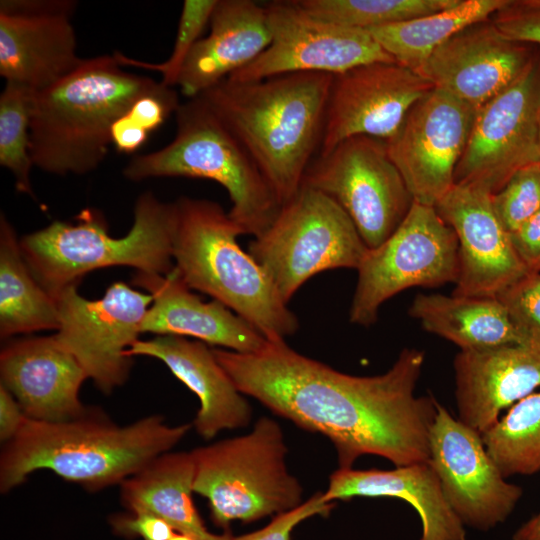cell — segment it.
<instances>
[{"label": "cell", "mask_w": 540, "mask_h": 540, "mask_svg": "<svg viewBox=\"0 0 540 540\" xmlns=\"http://www.w3.org/2000/svg\"><path fill=\"white\" fill-rule=\"evenodd\" d=\"M27 418L16 398L0 384V441L3 445L16 437Z\"/></svg>", "instance_id": "cell-42"}, {"label": "cell", "mask_w": 540, "mask_h": 540, "mask_svg": "<svg viewBox=\"0 0 540 540\" xmlns=\"http://www.w3.org/2000/svg\"><path fill=\"white\" fill-rule=\"evenodd\" d=\"M481 435L505 478L540 472V392L512 405Z\"/></svg>", "instance_id": "cell-31"}, {"label": "cell", "mask_w": 540, "mask_h": 540, "mask_svg": "<svg viewBox=\"0 0 540 540\" xmlns=\"http://www.w3.org/2000/svg\"><path fill=\"white\" fill-rule=\"evenodd\" d=\"M537 51L509 40L485 20L440 45L418 73L478 111L522 76Z\"/></svg>", "instance_id": "cell-19"}, {"label": "cell", "mask_w": 540, "mask_h": 540, "mask_svg": "<svg viewBox=\"0 0 540 540\" xmlns=\"http://www.w3.org/2000/svg\"><path fill=\"white\" fill-rule=\"evenodd\" d=\"M56 300L31 273L16 232L2 213L0 218V336L57 330Z\"/></svg>", "instance_id": "cell-29"}, {"label": "cell", "mask_w": 540, "mask_h": 540, "mask_svg": "<svg viewBox=\"0 0 540 540\" xmlns=\"http://www.w3.org/2000/svg\"><path fill=\"white\" fill-rule=\"evenodd\" d=\"M349 311L353 324H374L381 305L411 287H439L458 278V241L435 207L413 202L399 227L368 249L357 268Z\"/></svg>", "instance_id": "cell-10"}, {"label": "cell", "mask_w": 540, "mask_h": 540, "mask_svg": "<svg viewBox=\"0 0 540 540\" xmlns=\"http://www.w3.org/2000/svg\"><path fill=\"white\" fill-rule=\"evenodd\" d=\"M265 7L271 42L253 62L227 77L232 81L299 72L334 76L365 64L396 62L365 29L317 19L295 0Z\"/></svg>", "instance_id": "cell-14"}, {"label": "cell", "mask_w": 540, "mask_h": 540, "mask_svg": "<svg viewBox=\"0 0 540 540\" xmlns=\"http://www.w3.org/2000/svg\"><path fill=\"white\" fill-rule=\"evenodd\" d=\"M33 91L6 82L0 95V164L14 176L17 191L34 196L30 172V116Z\"/></svg>", "instance_id": "cell-33"}, {"label": "cell", "mask_w": 540, "mask_h": 540, "mask_svg": "<svg viewBox=\"0 0 540 540\" xmlns=\"http://www.w3.org/2000/svg\"><path fill=\"white\" fill-rule=\"evenodd\" d=\"M409 314L422 327L460 348L480 350L523 340L522 332L496 297L418 294Z\"/></svg>", "instance_id": "cell-28"}, {"label": "cell", "mask_w": 540, "mask_h": 540, "mask_svg": "<svg viewBox=\"0 0 540 540\" xmlns=\"http://www.w3.org/2000/svg\"><path fill=\"white\" fill-rule=\"evenodd\" d=\"M170 540H195L190 536L175 532Z\"/></svg>", "instance_id": "cell-44"}, {"label": "cell", "mask_w": 540, "mask_h": 540, "mask_svg": "<svg viewBox=\"0 0 540 540\" xmlns=\"http://www.w3.org/2000/svg\"><path fill=\"white\" fill-rule=\"evenodd\" d=\"M432 88L419 73L397 62L365 64L334 75L319 155L353 136L389 140Z\"/></svg>", "instance_id": "cell-17"}, {"label": "cell", "mask_w": 540, "mask_h": 540, "mask_svg": "<svg viewBox=\"0 0 540 540\" xmlns=\"http://www.w3.org/2000/svg\"><path fill=\"white\" fill-rule=\"evenodd\" d=\"M332 81L315 72L225 78L199 95L245 147L281 206L299 191L320 149Z\"/></svg>", "instance_id": "cell-2"}, {"label": "cell", "mask_w": 540, "mask_h": 540, "mask_svg": "<svg viewBox=\"0 0 540 540\" xmlns=\"http://www.w3.org/2000/svg\"><path fill=\"white\" fill-rule=\"evenodd\" d=\"M327 502L354 497H392L409 503L422 524L420 540H467L463 523L449 506L431 462L390 470L337 469L323 492Z\"/></svg>", "instance_id": "cell-26"}, {"label": "cell", "mask_w": 540, "mask_h": 540, "mask_svg": "<svg viewBox=\"0 0 540 540\" xmlns=\"http://www.w3.org/2000/svg\"><path fill=\"white\" fill-rule=\"evenodd\" d=\"M458 0H295L311 16L368 30L447 9Z\"/></svg>", "instance_id": "cell-32"}, {"label": "cell", "mask_w": 540, "mask_h": 540, "mask_svg": "<svg viewBox=\"0 0 540 540\" xmlns=\"http://www.w3.org/2000/svg\"><path fill=\"white\" fill-rule=\"evenodd\" d=\"M175 116L173 141L160 150L133 157L123 175L131 181L153 177L215 181L230 197V218L244 234L261 235L281 205L245 147L200 96L181 103Z\"/></svg>", "instance_id": "cell-7"}, {"label": "cell", "mask_w": 540, "mask_h": 540, "mask_svg": "<svg viewBox=\"0 0 540 540\" xmlns=\"http://www.w3.org/2000/svg\"><path fill=\"white\" fill-rule=\"evenodd\" d=\"M73 0L0 1V75L33 92L49 88L83 61L77 54Z\"/></svg>", "instance_id": "cell-18"}, {"label": "cell", "mask_w": 540, "mask_h": 540, "mask_svg": "<svg viewBox=\"0 0 540 540\" xmlns=\"http://www.w3.org/2000/svg\"><path fill=\"white\" fill-rule=\"evenodd\" d=\"M512 540H540V511L516 530Z\"/></svg>", "instance_id": "cell-43"}, {"label": "cell", "mask_w": 540, "mask_h": 540, "mask_svg": "<svg viewBox=\"0 0 540 540\" xmlns=\"http://www.w3.org/2000/svg\"><path fill=\"white\" fill-rule=\"evenodd\" d=\"M507 0H458L442 11L367 31L393 59L415 71L465 27L488 20Z\"/></svg>", "instance_id": "cell-30"}, {"label": "cell", "mask_w": 540, "mask_h": 540, "mask_svg": "<svg viewBox=\"0 0 540 540\" xmlns=\"http://www.w3.org/2000/svg\"><path fill=\"white\" fill-rule=\"evenodd\" d=\"M194 477L191 451L163 453L120 484L121 503L131 513H151L195 540H232L229 531L214 534L206 528L192 497Z\"/></svg>", "instance_id": "cell-27"}, {"label": "cell", "mask_w": 540, "mask_h": 540, "mask_svg": "<svg viewBox=\"0 0 540 540\" xmlns=\"http://www.w3.org/2000/svg\"><path fill=\"white\" fill-rule=\"evenodd\" d=\"M491 18L509 40L540 47V0H507Z\"/></svg>", "instance_id": "cell-38"}, {"label": "cell", "mask_w": 540, "mask_h": 540, "mask_svg": "<svg viewBox=\"0 0 540 540\" xmlns=\"http://www.w3.org/2000/svg\"><path fill=\"white\" fill-rule=\"evenodd\" d=\"M177 91L158 82L152 90L138 97L130 108L112 125L111 142L121 153H133L176 113L180 106Z\"/></svg>", "instance_id": "cell-34"}, {"label": "cell", "mask_w": 540, "mask_h": 540, "mask_svg": "<svg viewBox=\"0 0 540 540\" xmlns=\"http://www.w3.org/2000/svg\"><path fill=\"white\" fill-rule=\"evenodd\" d=\"M491 196L475 186L454 184L435 205L458 241L459 273L453 295L497 297L529 273L494 214Z\"/></svg>", "instance_id": "cell-20"}, {"label": "cell", "mask_w": 540, "mask_h": 540, "mask_svg": "<svg viewBox=\"0 0 540 540\" xmlns=\"http://www.w3.org/2000/svg\"><path fill=\"white\" fill-rule=\"evenodd\" d=\"M194 493L208 500L212 521L225 531L300 506L303 488L289 473L280 425L260 417L252 430L191 451Z\"/></svg>", "instance_id": "cell-8"}, {"label": "cell", "mask_w": 540, "mask_h": 540, "mask_svg": "<svg viewBox=\"0 0 540 540\" xmlns=\"http://www.w3.org/2000/svg\"><path fill=\"white\" fill-rule=\"evenodd\" d=\"M337 202L373 249L401 224L413 198L390 159L387 142L353 136L312 161L303 184Z\"/></svg>", "instance_id": "cell-11"}, {"label": "cell", "mask_w": 540, "mask_h": 540, "mask_svg": "<svg viewBox=\"0 0 540 540\" xmlns=\"http://www.w3.org/2000/svg\"><path fill=\"white\" fill-rule=\"evenodd\" d=\"M212 351L238 390L300 428L326 436L340 469L363 455L395 467L428 461L437 400L416 396L425 353L403 349L392 367L375 376H354L306 357L285 340L258 351Z\"/></svg>", "instance_id": "cell-1"}, {"label": "cell", "mask_w": 540, "mask_h": 540, "mask_svg": "<svg viewBox=\"0 0 540 540\" xmlns=\"http://www.w3.org/2000/svg\"><path fill=\"white\" fill-rule=\"evenodd\" d=\"M476 114L467 103L433 87L386 141L390 159L414 202L435 207L454 186Z\"/></svg>", "instance_id": "cell-15"}, {"label": "cell", "mask_w": 540, "mask_h": 540, "mask_svg": "<svg viewBox=\"0 0 540 540\" xmlns=\"http://www.w3.org/2000/svg\"><path fill=\"white\" fill-rule=\"evenodd\" d=\"M0 377L29 419L61 422L89 409L79 398L88 376L54 335L7 342L0 353Z\"/></svg>", "instance_id": "cell-22"}, {"label": "cell", "mask_w": 540, "mask_h": 540, "mask_svg": "<svg viewBox=\"0 0 540 540\" xmlns=\"http://www.w3.org/2000/svg\"><path fill=\"white\" fill-rule=\"evenodd\" d=\"M121 67L113 55L83 59L59 82L33 92L30 154L34 166L56 175H83L101 164L112 144V125L158 84Z\"/></svg>", "instance_id": "cell-4"}, {"label": "cell", "mask_w": 540, "mask_h": 540, "mask_svg": "<svg viewBox=\"0 0 540 540\" xmlns=\"http://www.w3.org/2000/svg\"><path fill=\"white\" fill-rule=\"evenodd\" d=\"M127 354L162 361L197 396L200 407L192 425L202 438L210 440L222 430L249 424L252 415L249 402L206 343L160 335L138 339Z\"/></svg>", "instance_id": "cell-24"}, {"label": "cell", "mask_w": 540, "mask_h": 540, "mask_svg": "<svg viewBox=\"0 0 540 540\" xmlns=\"http://www.w3.org/2000/svg\"><path fill=\"white\" fill-rule=\"evenodd\" d=\"M132 282L153 297L141 333L190 336L224 349L252 353L267 339L217 300L204 302L192 293L175 267L166 275L137 272Z\"/></svg>", "instance_id": "cell-23"}, {"label": "cell", "mask_w": 540, "mask_h": 540, "mask_svg": "<svg viewBox=\"0 0 540 540\" xmlns=\"http://www.w3.org/2000/svg\"><path fill=\"white\" fill-rule=\"evenodd\" d=\"M111 525L119 535L139 536L143 540H170L175 533L167 522L148 512L116 515L111 519Z\"/></svg>", "instance_id": "cell-40"}, {"label": "cell", "mask_w": 540, "mask_h": 540, "mask_svg": "<svg viewBox=\"0 0 540 540\" xmlns=\"http://www.w3.org/2000/svg\"><path fill=\"white\" fill-rule=\"evenodd\" d=\"M191 427L172 426L158 414L120 426L92 408L61 422L27 418L16 437L2 447L0 491L10 492L42 469L92 492L120 485L171 451Z\"/></svg>", "instance_id": "cell-3"}, {"label": "cell", "mask_w": 540, "mask_h": 540, "mask_svg": "<svg viewBox=\"0 0 540 540\" xmlns=\"http://www.w3.org/2000/svg\"><path fill=\"white\" fill-rule=\"evenodd\" d=\"M540 50L511 86L477 111L455 184L498 192L519 169L540 162Z\"/></svg>", "instance_id": "cell-13"}, {"label": "cell", "mask_w": 540, "mask_h": 540, "mask_svg": "<svg viewBox=\"0 0 540 540\" xmlns=\"http://www.w3.org/2000/svg\"><path fill=\"white\" fill-rule=\"evenodd\" d=\"M492 208L502 227L510 234L540 209V162L514 173L491 196Z\"/></svg>", "instance_id": "cell-36"}, {"label": "cell", "mask_w": 540, "mask_h": 540, "mask_svg": "<svg viewBox=\"0 0 540 540\" xmlns=\"http://www.w3.org/2000/svg\"><path fill=\"white\" fill-rule=\"evenodd\" d=\"M334 502H327L323 492H317L297 508L276 515L273 520L257 531L233 537L232 540H291V533L302 521L315 516H328Z\"/></svg>", "instance_id": "cell-39"}, {"label": "cell", "mask_w": 540, "mask_h": 540, "mask_svg": "<svg viewBox=\"0 0 540 540\" xmlns=\"http://www.w3.org/2000/svg\"><path fill=\"white\" fill-rule=\"evenodd\" d=\"M429 451L444 496L463 523L487 531L504 522L522 496L488 454L482 435L437 402Z\"/></svg>", "instance_id": "cell-16"}, {"label": "cell", "mask_w": 540, "mask_h": 540, "mask_svg": "<svg viewBox=\"0 0 540 540\" xmlns=\"http://www.w3.org/2000/svg\"><path fill=\"white\" fill-rule=\"evenodd\" d=\"M368 247L348 214L326 194L302 185L273 223L249 244L285 303L315 274L356 269Z\"/></svg>", "instance_id": "cell-9"}, {"label": "cell", "mask_w": 540, "mask_h": 540, "mask_svg": "<svg viewBox=\"0 0 540 540\" xmlns=\"http://www.w3.org/2000/svg\"><path fill=\"white\" fill-rule=\"evenodd\" d=\"M175 204L172 257L187 286L224 304L269 341L293 335L298 319L265 269L238 244L241 227L216 202L180 197Z\"/></svg>", "instance_id": "cell-5"}, {"label": "cell", "mask_w": 540, "mask_h": 540, "mask_svg": "<svg viewBox=\"0 0 540 540\" xmlns=\"http://www.w3.org/2000/svg\"><path fill=\"white\" fill-rule=\"evenodd\" d=\"M218 0H185L178 22L177 34L174 46L169 58L162 63H150L132 59L121 52H115L113 56L121 66H134L162 75V83L175 86L181 69L197 44L202 38L205 27L210 23L212 13Z\"/></svg>", "instance_id": "cell-35"}, {"label": "cell", "mask_w": 540, "mask_h": 540, "mask_svg": "<svg viewBox=\"0 0 540 540\" xmlns=\"http://www.w3.org/2000/svg\"><path fill=\"white\" fill-rule=\"evenodd\" d=\"M539 137H540V115H539Z\"/></svg>", "instance_id": "cell-45"}, {"label": "cell", "mask_w": 540, "mask_h": 540, "mask_svg": "<svg viewBox=\"0 0 540 540\" xmlns=\"http://www.w3.org/2000/svg\"><path fill=\"white\" fill-rule=\"evenodd\" d=\"M55 300L59 325L54 336L58 342L101 392L110 394L122 386L133 365L127 352L141 334L153 297L115 282L97 300L82 297L77 285L62 290Z\"/></svg>", "instance_id": "cell-12"}, {"label": "cell", "mask_w": 540, "mask_h": 540, "mask_svg": "<svg viewBox=\"0 0 540 540\" xmlns=\"http://www.w3.org/2000/svg\"><path fill=\"white\" fill-rule=\"evenodd\" d=\"M458 419L479 433L540 388V332L523 340L459 351L453 362Z\"/></svg>", "instance_id": "cell-21"}, {"label": "cell", "mask_w": 540, "mask_h": 540, "mask_svg": "<svg viewBox=\"0 0 540 540\" xmlns=\"http://www.w3.org/2000/svg\"><path fill=\"white\" fill-rule=\"evenodd\" d=\"M76 219V224L54 221L20 239L31 273L54 299L94 270L130 266L137 272L166 275L174 268L175 202L164 203L151 192L141 194L133 225L121 238L109 234L105 218L93 209L83 210Z\"/></svg>", "instance_id": "cell-6"}, {"label": "cell", "mask_w": 540, "mask_h": 540, "mask_svg": "<svg viewBox=\"0 0 540 540\" xmlns=\"http://www.w3.org/2000/svg\"><path fill=\"white\" fill-rule=\"evenodd\" d=\"M210 32L187 57L177 84L188 99L253 62L270 44L265 4L253 0H218Z\"/></svg>", "instance_id": "cell-25"}, {"label": "cell", "mask_w": 540, "mask_h": 540, "mask_svg": "<svg viewBox=\"0 0 540 540\" xmlns=\"http://www.w3.org/2000/svg\"><path fill=\"white\" fill-rule=\"evenodd\" d=\"M496 298L522 332H540V273H527Z\"/></svg>", "instance_id": "cell-37"}, {"label": "cell", "mask_w": 540, "mask_h": 540, "mask_svg": "<svg viewBox=\"0 0 540 540\" xmlns=\"http://www.w3.org/2000/svg\"><path fill=\"white\" fill-rule=\"evenodd\" d=\"M513 248L529 273H540V209L509 234Z\"/></svg>", "instance_id": "cell-41"}]
</instances>
